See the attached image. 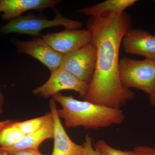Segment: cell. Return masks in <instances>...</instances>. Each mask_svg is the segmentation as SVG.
<instances>
[{
	"mask_svg": "<svg viewBox=\"0 0 155 155\" xmlns=\"http://www.w3.org/2000/svg\"><path fill=\"white\" fill-rule=\"evenodd\" d=\"M130 26V16L125 12L89 19L87 29L91 32V43L96 49L97 60L84 101L120 109L134 97L130 89L122 86L119 72L120 46Z\"/></svg>",
	"mask_w": 155,
	"mask_h": 155,
	"instance_id": "1",
	"label": "cell"
},
{
	"mask_svg": "<svg viewBox=\"0 0 155 155\" xmlns=\"http://www.w3.org/2000/svg\"><path fill=\"white\" fill-rule=\"evenodd\" d=\"M52 98L61 105V109L57 110L58 114L60 119H64L67 128L82 127L97 130L120 125L125 120L124 112L121 109L79 101L60 92L54 95Z\"/></svg>",
	"mask_w": 155,
	"mask_h": 155,
	"instance_id": "2",
	"label": "cell"
},
{
	"mask_svg": "<svg viewBox=\"0 0 155 155\" xmlns=\"http://www.w3.org/2000/svg\"><path fill=\"white\" fill-rule=\"evenodd\" d=\"M119 78L125 88H134L150 95L155 86V60H134L124 57L119 61Z\"/></svg>",
	"mask_w": 155,
	"mask_h": 155,
	"instance_id": "3",
	"label": "cell"
},
{
	"mask_svg": "<svg viewBox=\"0 0 155 155\" xmlns=\"http://www.w3.org/2000/svg\"><path fill=\"white\" fill-rule=\"evenodd\" d=\"M55 16L51 20L35 15L20 16L0 26V35L18 33L38 36L41 31L51 27L62 26L67 29H80L82 26L81 22L66 18L58 11Z\"/></svg>",
	"mask_w": 155,
	"mask_h": 155,
	"instance_id": "4",
	"label": "cell"
},
{
	"mask_svg": "<svg viewBox=\"0 0 155 155\" xmlns=\"http://www.w3.org/2000/svg\"><path fill=\"white\" fill-rule=\"evenodd\" d=\"M88 89V84L60 67L56 71L51 72L47 81L41 86L35 89L32 92L41 97L47 99L62 91L72 90L78 93L84 98Z\"/></svg>",
	"mask_w": 155,
	"mask_h": 155,
	"instance_id": "5",
	"label": "cell"
},
{
	"mask_svg": "<svg viewBox=\"0 0 155 155\" xmlns=\"http://www.w3.org/2000/svg\"><path fill=\"white\" fill-rule=\"evenodd\" d=\"M96 60V49L91 43L64 56L60 67L89 84L94 73Z\"/></svg>",
	"mask_w": 155,
	"mask_h": 155,
	"instance_id": "6",
	"label": "cell"
},
{
	"mask_svg": "<svg viewBox=\"0 0 155 155\" xmlns=\"http://www.w3.org/2000/svg\"><path fill=\"white\" fill-rule=\"evenodd\" d=\"M50 46L63 56L74 51L91 43L92 34L88 29H67L42 35Z\"/></svg>",
	"mask_w": 155,
	"mask_h": 155,
	"instance_id": "7",
	"label": "cell"
},
{
	"mask_svg": "<svg viewBox=\"0 0 155 155\" xmlns=\"http://www.w3.org/2000/svg\"><path fill=\"white\" fill-rule=\"evenodd\" d=\"M14 43L18 52L38 60L51 72L61 67L64 56L56 51L41 37L27 41L16 40Z\"/></svg>",
	"mask_w": 155,
	"mask_h": 155,
	"instance_id": "8",
	"label": "cell"
},
{
	"mask_svg": "<svg viewBox=\"0 0 155 155\" xmlns=\"http://www.w3.org/2000/svg\"><path fill=\"white\" fill-rule=\"evenodd\" d=\"M125 52L155 60V35L142 29L130 28L122 40Z\"/></svg>",
	"mask_w": 155,
	"mask_h": 155,
	"instance_id": "9",
	"label": "cell"
},
{
	"mask_svg": "<svg viewBox=\"0 0 155 155\" xmlns=\"http://www.w3.org/2000/svg\"><path fill=\"white\" fill-rule=\"evenodd\" d=\"M55 102L53 98L49 101L54 124V147L50 155H84L83 145L76 144L72 141L64 129L58 114Z\"/></svg>",
	"mask_w": 155,
	"mask_h": 155,
	"instance_id": "10",
	"label": "cell"
},
{
	"mask_svg": "<svg viewBox=\"0 0 155 155\" xmlns=\"http://www.w3.org/2000/svg\"><path fill=\"white\" fill-rule=\"evenodd\" d=\"M61 3L60 0H0V14L3 20L9 21L26 11L54 8Z\"/></svg>",
	"mask_w": 155,
	"mask_h": 155,
	"instance_id": "11",
	"label": "cell"
},
{
	"mask_svg": "<svg viewBox=\"0 0 155 155\" xmlns=\"http://www.w3.org/2000/svg\"><path fill=\"white\" fill-rule=\"evenodd\" d=\"M54 119L36 132L25 135L19 141L10 146L0 147V150L9 154L26 149L38 150L40 145L44 141L54 138Z\"/></svg>",
	"mask_w": 155,
	"mask_h": 155,
	"instance_id": "12",
	"label": "cell"
},
{
	"mask_svg": "<svg viewBox=\"0 0 155 155\" xmlns=\"http://www.w3.org/2000/svg\"><path fill=\"white\" fill-rule=\"evenodd\" d=\"M137 2V0H107L81 9L78 12L90 17H104L111 14H120Z\"/></svg>",
	"mask_w": 155,
	"mask_h": 155,
	"instance_id": "13",
	"label": "cell"
},
{
	"mask_svg": "<svg viewBox=\"0 0 155 155\" xmlns=\"http://www.w3.org/2000/svg\"><path fill=\"white\" fill-rule=\"evenodd\" d=\"M16 120L0 122V147L10 146L17 143L25 136Z\"/></svg>",
	"mask_w": 155,
	"mask_h": 155,
	"instance_id": "14",
	"label": "cell"
},
{
	"mask_svg": "<svg viewBox=\"0 0 155 155\" xmlns=\"http://www.w3.org/2000/svg\"><path fill=\"white\" fill-rule=\"evenodd\" d=\"M53 120L52 114L50 112L49 114L34 119L22 122L17 121V124L22 133L27 135L40 130Z\"/></svg>",
	"mask_w": 155,
	"mask_h": 155,
	"instance_id": "15",
	"label": "cell"
},
{
	"mask_svg": "<svg viewBox=\"0 0 155 155\" xmlns=\"http://www.w3.org/2000/svg\"><path fill=\"white\" fill-rule=\"evenodd\" d=\"M94 149L101 155H137L134 151L122 150L109 145L104 140H99L94 144Z\"/></svg>",
	"mask_w": 155,
	"mask_h": 155,
	"instance_id": "16",
	"label": "cell"
},
{
	"mask_svg": "<svg viewBox=\"0 0 155 155\" xmlns=\"http://www.w3.org/2000/svg\"><path fill=\"white\" fill-rule=\"evenodd\" d=\"M83 145L84 148V155H101L93 147L90 136L86 135Z\"/></svg>",
	"mask_w": 155,
	"mask_h": 155,
	"instance_id": "17",
	"label": "cell"
},
{
	"mask_svg": "<svg viewBox=\"0 0 155 155\" xmlns=\"http://www.w3.org/2000/svg\"><path fill=\"white\" fill-rule=\"evenodd\" d=\"M133 150L137 155H155V148L146 146L136 147Z\"/></svg>",
	"mask_w": 155,
	"mask_h": 155,
	"instance_id": "18",
	"label": "cell"
},
{
	"mask_svg": "<svg viewBox=\"0 0 155 155\" xmlns=\"http://www.w3.org/2000/svg\"><path fill=\"white\" fill-rule=\"evenodd\" d=\"M12 154L13 155H45L40 152L39 150L32 149L21 150L13 153Z\"/></svg>",
	"mask_w": 155,
	"mask_h": 155,
	"instance_id": "19",
	"label": "cell"
},
{
	"mask_svg": "<svg viewBox=\"0 0 155 155\" xmlns=\"http://www.w3.org/2000/svg\"><path fill=\"white\" fill-rule=\"evenodd\" d=\"M5 103V97H4L2 92L0 90V114H2L3 113Z\"/></svg>",
	"mask_w": 155,
	"mask_h": 155,
	"instance_id": "20",
	"label": "cell"
},
{
	"mask_svg": "<svg viewBox=\"0 0 155 155\" xmlns=\"http://www.w3.org/2000/svg\"><path fill=\"white\" fill-rule=\"evenodd\" d=\"M149 95V100L150 104L152 106L155 107V86L152 92Z\"/></svg>",
	"mask_w": 155,
	"mask_h": 155,
	"instance_id": "21",
	"label": "cell"
},
{
	"mask_svg": "<svg viewBox=\"0 0 155 155\" xmlns=\"http://www.w3.org/2000/svg\"><path fill=\"white\" fill-rule=\"evenodd\" d=\"M0 155H13L12 154H9L8 153L2 150H0Z\"/></svg>",
	"mask_w": 155,
	"mask_h": 155,
	"instance_id": "22",
	"label": "cell"
}]
</instances>
